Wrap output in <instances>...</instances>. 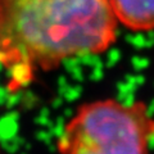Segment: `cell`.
Instances as JSON below:
<instances>
[{
	"label": "cell",
	"mask_w": 154,
	"mask_h": 154,
	"mask_svg": "<svg viewBox=\"0 0 154 154\" xmlns=\"http://www.w3.org/2000/svg\"><path fill=\"white\" fill-rule=\"evenodd\" d=\"M117 23L108 0H0V64L21 86L37 69L104 53Z\"/></svg>",
	"instance_id": "cell-1"
},
{
	"label": "cell",
	"mask_w": 154,
	"mask_h": 154,
	"mask_svg": "<svg viewBox=\"0 0 154 154\" xmlns=\"http://www.w3.org/2000/svg\"><path fill=\"white\" fill-rule=\"evenodd\" d=\"M154 114L144 102L84 103L57 139L58 154H150Z\"/></svg>",
	"instance_id": "cell-2"
},
{
	"label": "cell",
	"mask_w": 154,
	"mask_h": 154,
	"mask_svg": "<svg viewBox=\"0 0 154 154\" xmlns=\"http://www.w3.org/2000/svg\"><path fill=\"white\" fill-rule=\"evenodd\" d=\"M117 22L132 31L154 30V0H108Z\"/></svg>",
	"instance_id": "cell-3"
}]
</instances>
